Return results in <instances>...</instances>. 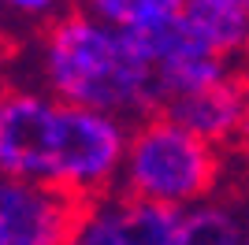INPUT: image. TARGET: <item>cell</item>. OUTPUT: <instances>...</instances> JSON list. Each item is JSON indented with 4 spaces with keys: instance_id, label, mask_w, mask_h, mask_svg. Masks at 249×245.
Wrapping results in <instances>:
<instances>
[{
    "instance_id": "9c48e42d",
    "label": "cell",
    "mask_w": 249,
    "mask_h": 245,
    "mask_svg": "<svg viewBox=\"0 0 249 245\" xmlns=\"http://www.w3.org/2000/svg\"><path fill=\"white\" fill-rule=\"evenodd\" d=\"M175 245H249V223L238 197L234 201H201L182 212Z\"/></svg>"
},
{
    "instance_id": "6da1fadb",
    "label": "cell",
    "mask_w": 249,
    "mask_h": 245,
    "mask_svg": "<svg viewBox=\"0 0 249 245\" xmlns=\"http://www.w3.org/2000/svg\"><path fill=\"white\" fill-rule=\"evenodd\" d=\"M45 82L56 101L119 115H160L156 74L134 52L130 37L89 11H67L45 34Z\"/></svg>"
},
{
    "instance_id": "8992f818",
    "label": "cell",
    "mask_w": 249,
    "mask_h": 245,
    "mask_svg": "<svg viewBox=\"0 0 249 245\" xmlns=\"http://www.w3.org/2000/svg\"><path fill=\"white\" fill-rule=\"evenodd\" d=\"M178 219V208L142 201L115 186L112 193L86 201L71 245H175Z\"/></svg>"
},
{
    "instance_id": "4fadbf2b",
    "label": "cell",
    "mask_w": 249,
    "mask_h": 245,
    "mask_svg": "<svg viewBox=\"0 0 249 245\" xmlns=\"http://www.w3.org/2000/svg\"><path fill=\"white\" fill-rule=\"evenodd\" d=\"M8 56H11V41H8V37H4V34H0V63L8 60Z\"/></svg>"
},
{
    "instance_id": "7a4b0ae2",
    "label": "cell",
    "mask_w": 249,
    "mask_h": 245,
    "mask_svg": "<svg viewBox=\"0 0 249 245\" xmlns=\"http://www.w3.org/2000/svg\"><path fill=\"white\" fill-rule=\"evenodd\" d=\"M219 182L223 149L201 141L197 134L182 130L167 115H149L130 126L119 190L186 212L201 201H212Z\"/></svg>"
},
{
    "instance_id": "7c38bea8",
    "label": "cell",
    "mask_w": 249,
    "mask_h": 245,
    "mask_svg": "<svg viewBox=\"0 0 249 245\" xmlns=\"http://www.w3.org/2000/svg\"><path fill=\"white\" fill-rule=\"evenodd\" d=\"M238 78H242V101H246V115H242V149H249V67L246 71H238Z\"/></svg>"
},
{
    "instance_id": "ba28073f",
    "label": "cell",
    "mask_w": 249,
    "mask_h": 245,
    "mask_svg": "<svg viewBox=\"0 0 249 245\" xmlns=\"http://www.w3.org/2000/svg\"><path fill=\"white\" fill-rule=\"evenodd\" d=\"M182 19L227 63L249 56V0H186Z\"/></svg>"
},
{
    "instance_id": "52a82bcc",
    "label": "cell",
    "mask_w": 249,
    "mask_h": 245,
    "mask_svg": "<svg viewBox=\"0 0 249 245\" xmlns=\"http://www.w3.org/2000/svg\"><path fill=\"white\" fill-rule=\"evenodd\" d=\"M160 115H167L171 122H178L182 130L197 134L201 141L216 145V149H227V145L242 141V115H246V101H242V78L231 74V78L216 82L201 93H190V97H178L171 101Z\"/></svg>"
},
{
    "instance_id": "277c9868",
    "label": "cell",
    "mask_w": 249,
    "mask_h": 245,
    "mask_svg": "<svg viewBox=\"0 0 249 245\" xmlns=\"http://www.w3.org/2000/svg\"><path fill=\"white\" fill-rule=\"evenodd\" d=\"M60 101L19 86H0V175L49 182L56 175Z\"/></svg>"
},
{
    "instance_id": "5b68a950",
    "label": "cell",
    "mask_w": 249,
    "mask_h": 245,
    "mask_svg": "<svg viewBox=\"0 0 249 245\" xmlns=\"http://www.w3.org/2000/svg\"><path fill=\"white\" fill-rule=\"evenodd\" d=\"M86 197L0 175V245H71Z\"/></svg>"
},
{
    "instance_id": "8fae6325",
    "label": "cell",
    "mask_w": 249,
    "mask_h": 245,
    "mask_svg": "<svg viewBox=\"0 0 249 245\" xmlns=\"http://www.w3.org/2000/svg\"><path fill=\"white\" fill-rule=\"evenodd\" d=\"M8 8H15V11H22V15H49L60 0H4Z\"/></svg>"
},
{
    "instance_id": "30bf717a",
    "label": "cell",
    "mask_w": 249,
    "mask_h": 245,
    "mask_svg": "<svg viewBox=\"0 0 249 245\" xmlns=\"http://www.w3.org/2000/svg\"><path fill=\"white\" fill-rule=\"evenodd\" d=\"M82 11L97 15L101 22H112L119 30H134V26L178 19L186 11V0H82Z\"/></svg>"
},
{
    "instance_id": "3957f363",
    "label": "cell",
    "mask_w": 249,
    "mask_h": 245,
    "mask_svg": "<svg viewBox=\"0 0 249 245\" xmlns=\"http://www.w3.org/2000/svg\"><path fill=\"white\" fill-rule=\"evenodd\" d=\"M126 145H130L126 119L60 101L52 186H63V190H71L86 201L112 193L119 186V175H123Z\"/></svg>"
}]
</instances>
